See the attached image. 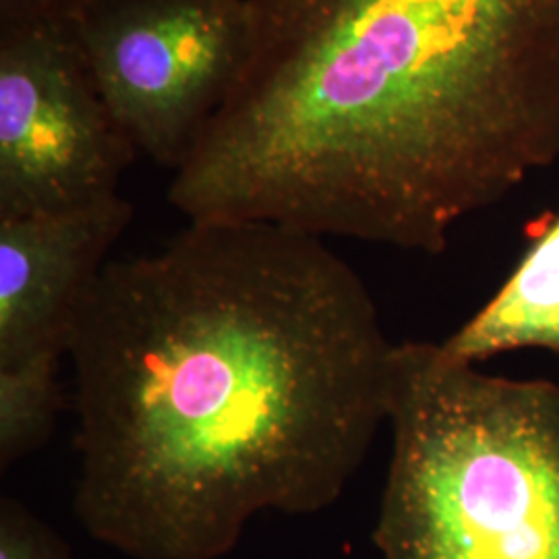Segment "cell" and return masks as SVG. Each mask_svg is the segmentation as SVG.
<instances>
[{
	"label": "cell",
	"instance_id": "cell-1",
	"mask_svg": "<svg viewBox=\"0 0 559 559\" xmlns=\"http://www.w3.org/2000/svg\"><path fill=\"white\" fill-rule=\"evenodd\" d=\"M396 344L321 237L189 221L108 261L73 328V514L129 559H222L334 506L388 423Z\"/></svg>",
	"mask_w": 559,
	"mask_h": 559
},
{
	"label": "cell",
	"instance_id": "cell-2",
	"mask_svg": "<svg viewBox=\"0 0 559 559\" xmlns=\"http://www.w3.org/2000/svg\"><path fill=\"white\" fill-rule=\"evenodd\" d=\"M559 160V0H249L239 75L168 201L438 255Z\"/></svg>",
	"mask_w": 559,
	"mask_h": 559
},
{
	"label": "cell",
	"instance_id": "cell-3",
	"mask_svg": "<svg viewBox=\"0 0 559 559\" xmlns=\"http://www.w3.org/2000/svg\"><path fill=\"white\" fill-rule=\"evenodd\" d=\"M383 559H559V385L394 348Z\"/></svg>",
	"mask_w": 559,
	"mask_h": 559
},
{
	"label": "cell",
	"instance_id": "cell-4",
	"mask_svg": "<svg viewBox=\"0 0 559 559\" xmlns=\"http://www.w3.org/2000/svg\"><path fill=\"white\" fill-rule=\"evenodd\" d=\"M71 34L138 154L177 173L239 75L249 0H90Z\"/></svg>",
	"mask_w": 559,
	"mask_h": 559
},
{
	"label": "cell",
	"instance_id": "cell-5",
	"mask_svg": "<svg viewBox=\"0 0 559 559\" xmlns=\"http://www.w3.org/2000/svg\"><path fill=\"white\" fill-rule=\"evenodd\" d=\"M138 156L90 78L71 25L0 32V221L120 195Z\"/></svg>",
	"mask_w": 559,
	"mask_h": 559
},
{
	"label": "cell",
	"instance_id": "cell-6",
	"mask_svg": "<svg viewBox=\"0 0 559 559\" xmlns=\"http://www.w3.org/2000/svg\"><path fill=\"white\" fill-rule=\"evenodd\" d=\"M131 221L133 205L122 195L0 221V369L67 357L81 307Z\"/></svg>",
	"mask_w": 559,
	"mask_h": 559
},
{
	"label": "cell",
	"instance_id": "cell-7",
	"mask_svg": "<svg viewBox=\"0 0 559 559\" xmlns=\"http://www.w3.org/2000/svg\"><path fill=\"white\" fill-rule=\"evenodd\" d=\"M440 344L448 357L471 365L520 348L559 355V216L528 247L500 290Z\"/></svg>",
	"mask_w": 559,
	"mask_h": 559
},
{
	"label": "cell",
	"instance_id": "cell-8",
	"mask_svg": "<svg viewBox=\"0 0 559 559\" xmlns=\"http://www.w3.org/2000/svg\"><path fill=\"white\" fill-rule=\"evenodd\" d=\"M59 355H44L0 369V471L41 450L55 433L62 385Z\"/></svg>",
	"mask_w": 559,
	"mask_h": 559
},
{
	"label": "cell",
	"instance_id": "cell-9",
	"mask_svg": "<svg viewBox=\"0 0 559 559\" xmlns=\"http://www.w3.org/2000/svg\"><path fill=\"white\" fill-rule=\"evenodd\" d=\"M0 559H73L59 535L15 498L0 500Z\"/></svg>",
	"mask_w": 559,
	"mask_h": 559
},
{
	"label": "cell",
	"instance_id": "cell-10",
	"mask_svg": "<svg viewBox=\"0 0 559 559\" xmlns=\"http://www.w3.org/2000/svg\"><path fill=\"white\" fill-rule=\"evenodd\" d=\"M90 0H0V32L71 25Z\"/></svg>",
	"mask_w": 559,
	"mask_h": 559
}]
</instances>
